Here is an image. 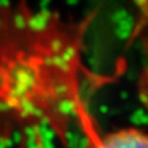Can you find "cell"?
<instances>
[{
  "instance_id": "6da1fadb",
  "label": "cell",
  "mask_w": 148,
  "mask_h": 148,
  "mask_svg": "<svg viewBox=\"0 0 148 148\" xmlns=\"http://www.w3.org/2000/svg\"><path fill=\"white\" fill-rule=\"evenodd\" d=\"M91 21L69 20L25 0L0 6V123L47 125L59 136L78 122L86 140L98 132L82 94Z\"/></svg>"
},
{
  "instance_id": "7a4b0ae2",
  "label": "cell",
  "mask_w": 148,
  "mask_h": 148,
  "mask_svg": "<svg viewBox=\"0 0 148 148\" xmlns=\"http://www.w3.org/2000/svg\"><path fill=\"white\" fill-rule=\"evenodd\" d=\"M88 148H148V132L136 127L96 132L88 140Z\"/></svg>"
},
{
  "instance_id": "3957f363",
  "label": "cell",
  "mask_w": 148,
  "mask_h": 148,
  "mask_svg": "<svg viewBox=\"0 0 148 148\" xmlns=\"http://www.w3.org/2000/svg\"><path fill=\"white\" fill-rule=\"evenodd\" d=\"M137 36L142 43V52H143V61L141 72L138 74V83H137V91H138V100L148 112V24L141 26L140 29L133 31L132 37Z\"/></svg>"
},
{
  "instance_id": "277c9868",
  "label": "cell",
  "mask_w": 148,
  "mask_h": 148,
  "mask_svg": "<svg viewBox=\"0 0 148 148\" xmlns=\"http://www.w3.org/2000/svg\"><path fill=\"white\" fill-rule=\"evenodd\" d=\"M133 4L138 11V18L133 31L140 29L141 26L148 24V0H133Z\"/></svg>"
}]
</instances>
